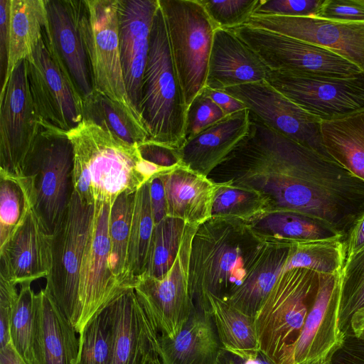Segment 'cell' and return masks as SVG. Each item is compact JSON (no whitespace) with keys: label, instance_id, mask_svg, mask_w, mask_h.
Instances as JSON below:
<instances>
[{"label":"cell","instance_id":"cell-1","mask_svg":"<svg viewBox=\"0 0 364 364\" xmlns=\"http://www.w3.org/2000/svg\"><path fill=\"white\" fill-rule=\"evenodd\" d=\"M219 182L256 191L267 213L320 218L347 237L364 213V181L340 164L253 120L221 164Z\"/></svg>","mask_w":364,"mask_h":364},{"label":"cell","instance_id":"cell-2","mask_svg":"<svg viewBox=\"0 0 364 364\" xmlns=\"http://www.w3.org/2000/svg\"><path fill=\"white\" fill-rule=\"evenodd\" d=\"M74 151L73 188L87 205L108 203L135 192L153 177L169 170L144 159L129 144L84 119L67 132Z\"/></svg>","mask_w":364,"mask_h":364},{"label":"cell","instance_id":"cell-3","mask_svg":"<svg viewBox=\"0 0 364 364\" xmlns=\"http://www.w3.org/2000/svg\"><path fill=\"white\" fill-rule=\"evenodd\" d=\"M267 243L247 223L234 218L210 217L193 237L189 289L195 306L206 295L227 301L242 284Z\"/></svg>","mask_w":364,"mask_h":364},{"label":"cell","instance_id":"cell-4","mask_svg":"<svg viewBox=\"0 0 364 364\" xmlns=\"http://www.w3.org/2000/svg\"><path fill=\"white\" fill-rule=\"evenodd\" d=\"M187 110L165 18L159 6L151 31L139 107L149 134L147 141L180 149L185 144Z\"/></svg>","mask_w":364,"mask_h":364},{"label":"cell","instance_id":"cell-5","mask_svg":"<svg viewBox=\"0 0 364 364\" xmlns=\"http://www.w3.org/2000/svg\"><path fill=\"white\" fill-rule=\"evenodd\" d=\"M39 133L16 178L30 205L52 234L71 198L74 151L68 132L42 119Z\"/></svg>","mask_w":364,"mask_h":364},{"label":"cell","instance_id":"cell-6","mask_svg":"<svg viewBox=\"0 0 364 364\" xmlns=\"http://www.w3.org/2000/svg\"><path fill=\"white\" fill-rule=\"evenodd\" d=\"M319 283L313 270H285L255 314L259 350L274 364H295L296 345Z\"/></svg>","mask_w":364,"mask_h":364},{"label":"cell","instance_id":"cell-7","mask_svg":"<svg viewBox=\"0 0 364 364\" xmlns=\"http://www.w3.org/2000/svg\"><path fill=\"white\" fill-rule=\"evenodd\" d=\"M76 9L93 90L118 104L144 125L124 82L119 51L118 0H76Z\"/></svg>","mask_w":364,"mask_h":364},{"label":"cell","instance_id":"cell-8","mask_svg":"<svg viewBox=\"0 0 364 364\" xmlns=\"http://www.w3.org/2000/svg\"><path fill=\"white\" fill-rule=\"evenodd\" d=\"M187 107L205 87L218 28L198 0H159Z\"/></svg>","mask_w":364,"mask_h":364},{"label":"cell","instance_id":"cell-9","mask_svg":"<svg viewBox=\"0 0 364 364\" xmlns=\"http://www.w3.org/2000/svg\"><path fill=\"white\" fill-rule=\"evenodd\" d=\"M93 205L84 203L73 190L62 218L51 234V263L45 289L75 329L77 322L79 275Z\"/></svg>","mask_w":364,"mask_h":364},{"label":"cell","instance_id":"cell-10","mask_svg":"<svg viewBox=\"0 0 364 364\" xmlns=\"http://www.w3.org/2000/svg\"><path fill=\"white\" fill-rule=\"evenodd\" d=\"M275 71H288L340 78L364 73L355 64L333 52L269 30L242 25L231 29Z\"/></svg>","mask_w":364,"mask_h":364},{"label":"cell","instance_id":"cell-11","mask_svg":"<svg viewBox=\"0 0 364 364\" xmlns=\"http://www.w3.org/2000/svg\"><path fill=\"white\" fill-rule=\"evenodd\" d=\"M198 227L187 225L176 259L161 278L141 274L134 290L160 336L173 338L183 329L195 306L189 289L191 242Z\"/></svg>","mask_w":364,"mask_h":364},{"label":"cell","instance_id":"cell-12","mask_svg":"<svg viewBox=\"0 0 364 364\" xmlns=\"http://www.w3.org/2000/svg\"><path fill=\"white\" fill-rule=\"evenodd\" d=\"M41 119L30 88L27 61L23 60L0 95V176L20 178Z\"/></svg>","mask_w":364,"mask_h":364},{"label":"cell","instance_id":"cell-13","mask_svg":"<svg viewBox=\"0 0 364 364\" xmlns=\"http://www.w3.org/2000/svg\"><path fill=\"white\" fill-rule=\"evenodd\" d=\"M112 204L95 203L82 260L78 285L80 334L100 310L127 290L116 279L110 265L109 222Z\"/></svg>","mask_w":364,"mask_h":364},{"label":"cell","instance_id":"cell-14","mask_svg":"<svg viewBox=\"0 0 364 364\" xmlns=\"http://www.w3.org/2000/svg\"><path fill=\"white\" fill-rule=\"evenodd\" d=\"M265 81L321 121L364 109V74L352 78L269 70Z\"/></svg>","mask_w":364,"mask_h":364},{"label":"cell","instance_id":"cell-15","mask_svg":"<svg viewBox=\"0 0 364 364\" xmlns=\"http://www.w3.org/2000/svg\"><path fill=\"white\" fill-rule=\"evenodd\" d=\"M26 60L31 91L41 118L66 132L76 127L84 119V100L50 50L45 31Z\"/></svg>","mask_w":364,"mask_h":364},{"label":"cell","instance_id":"cell-16","mask_svg":"<svg viewBox=\"0 0 364 364\" xmlns=\"http://www.w3.org/2000/svg\"><path fill=\"white\" fill-rule=\"evenodd\" d=\"M224 91L242 102L274 131L333 160L323 144L321 120L301 108L267 81L228 87Z\"/></svg>","mask_w":364,"mask_h":364},{"label":"cell","instance_id":"cell-17","mask_svg":"<svg viewBox=\"0 0 364 364\" xmlns=\"http://www.w3.org/2000/svg\"><path fill=\"white\" fill-rule=\"evenodd\" d=\"M312 43L341 56L364 73V23L331 21L315 16L252 15L246 22Z\"/></svg>","mask_w":364,"mask_h":364},{"label":"cell","instance_id":"cell-18","mask_svg":"<svg viewBox=\"0 0 364 364\" xmlns=\"http://www.w3.org/2000/svg\"><path fill=\"white\" fill-rule=\"evenodd\" d=\"M340 299L341 273L320 274L316 298L296 345L295 364L333 357L342 347L346 336L339 326Z\"/></svg>","mask_w":364,"mask_h":364},{"label":"cell","instance_id":"cell-19","mask_svg":"<svg viewBox=\"0 0 364 364\" xmlns=\"http://www.w3.org/2000/svg\"><path fill=\"white\" fill-rule=\"evenodd\" d=\"M51 235L45 229L28 200L26 212L5 245L0 248V277L15 285L31 283L49 274Z\"/></svg>","mask_w":364,"mask_h":364},{"label":"cell","instance_id":"cell-20","mask_svg":"<svg viewBox=\"0 0 364 364\" xmlns=\"http://www.w3.org/2000/svg\"><path fill=\"white\" fill-rule=\"evenodd\" d=\"M159 6V0H118L119 51L124 82L139 113L151 31Z\"/></svg>","mask_w":364,"mask_h":364},{"label":"cell","instance_id":"cell-21","mask_svg":"<svg viewBox=\"0 0 364 364\" xmlns=\"http://www.w3.org/2000/svg\"><path fill=\"white\" fill-rule=\"evenodd\" d=\"M48 46L83 100L94 91L85 46L79 31L76 0H46Z\"/></svg>","mask_w":364,"mask_h":364},{"label":"cell","instance_id":"cell-22","mask_svg":"<svg viewBox=\"0 0 364 364\" xmlns=\"http://www.w3.org/2000/svg\"><path fill=\"white\" fill-rule=\"evenodd\" d=\"M114 314L111 364H144L158 351L159 333L134 289L112 301Z\"/></svg>","mask_w":364,"mask_h":364},{"label":"cell","instance_id":"cell-23","mask_svg":"<svg viewBox=\"0 0 364 364\" xmlns=\"http://www.w3.org/2000/svg\"><path fill=\"white\" fill-rule=\"evenodd\" d=\"M269 69L231 29L214 33L205 87L212 90L264 81Z\"/></svg>","mask_w":364,"mask_h":364},{"label":"cell","instance_id":"cell-24","mask_svg":"<svg viewBox=\"0 0 364 364\" xmlns=\"http://www.w3.org/2000/svg\"><path fill=\"white\" fill-rule=\"evenodd\" d=\"M250 112L247 108L228 115L186 142L179 149L181 166L208 176L247 135Z\"/></svg>","mask_w":364,"mask_h":364},{"label":"cell","instance_id":"cell-25","mask_svg":"<svg viewBox=\"0 0 364 364\" xmlns=\"http://www.w3.org/2000/svg\"><path fill=\"white\" fill-rule=\"evenodd\" d=\"M168 217L198 227L211 217L216 184L208 176L178 166L159 174Z\"/></svg>","mask_w":364,"mask_h":364},{"label":"cell","instance_id":"cell-26","mask_svg":"<svg viewBox=\"0 0 364 364\" xmlns=\"http://www.w3.org/2000/svg\"><path fill=\"white\" fill-rule=\"evenodd\" d=\"M222 348L210 312L197 306L176 337L159 336L162 364H216Z\"/></svg>","mask_w":364,"mask_h":364},{"label":"cell","instance_id":"cell-27","mask_svg":"<svg viewBox=\"0 0 364 364\" xmlns=\"http://www.w3.org/2000/svg\"><path fill=\"white\" fill-rule=\"evenodd\" d=\"M247 223L267 244L294 245L317 240L347 239L327 222L295 212L269 213Z\"/></svg>","mask_w":364,"mask_h":364},{"label":"cell","instance_id":"cell-28","mask_svg":"<svg viewBox=\"0 0 364 364\" xmlns=\"http://www.w3.org/2000/svg\"><path fill=\"white\" fill-rule=\"evenodd\" d=\"M291 246L267 243L252 269L226 301L254 318L284 272Z\"/></svg>","mask_w":364,"mask_h":364},{"label":"cell","instance_id":"cell-29","mask_svg":"<svg viewBox=\"0 0 364 364\" xmlns=\"http://www.w3.org/2000/svg\"><path fill=\"white\" fill-rule=\"evenodd\" d=\"M47 23L46 0H10L8 67L0 95L14 68L32 53L42 38Z\"/></svg>","mask_w":364,"mask_h":364},{"label":"cell","instance_id":"cell-30","mask_svg":"<svg viewBox=\"0 0 364 364\" xmlns=\"http://www.w3.org/2000/svg\"><path fill=\"white\" fill-rule=\"evenodd\" d=\"M323 146L331 158L364 181V109L321 121Z\"/></svg>","mask_w":364,"mask_h":364},{"label":"cell","instance_id":"cell-31","mask_svg":"<svg viewBox=\"0 0 364 364\" xmlns=\"http://www.w3.org/2000/svg\"><path fill=\"white\" fill-rule=\"evenodd\" d=\"M199 308L210 312L224 350L243 358L257 355L259 350L253 317L212 294L206 295Z\"/></svg>","mask_w":364,"mask_h":364},{"label":"cell","instance_id":"cell-32","mask_svg":"<svg viewBox=\"0 0 364 364\" xmlns=\"http://www.w3.org/2000/svg\"><path fill=\"white\" fill-rule=\"evenodd\" d=\"M37 294L45 364H76L79 352L76 330L45 288Z\"/></svg>","mask_w":364,"mask_h":364},{"label":"cell","instance_id":"cell-33","mask_svg":"<svg viewBox=\"0 0 364 364\" xmlns=\"http://www.w3.org/2000/svg\"><path fill=\"white\" fill-rule=\"evenodd\" d=\"M11 343L26 364H45L41 343V316L38 294L31 283L20 284L10 321Z\"/></svg>","mask_w":364,"mask_h":364},{"label":"cell","instance_id":"cell-34","mask_svg":"<svg viewBox=\"0 0 364 364\" xmlns=\"http://www.w3.org/2000/svg\"><path fill=\"white\" fill-rule=\"evenodd\" d=\"M84 119L132 145L139 146L149 139V134L142 124L118 104L95 90L84 99Z\"/></svg>","mask_w":364,"mask_h":364},{"label":"cell","instance_id":"cell-35","mask_svg":"<svg viewBox=\"0 0 364 364\" xmlns=\"http://www.w3.org/2000/svg\"><path fill=\"white\" fill-rule=\"evenodd\" d=\"M135 192H125L116 198L111 208L109 222L111 269L116 279L127 290L134 289L135 285L128 269L129 233Z\"/></svg>","mask_w":364,"mask_h":364},{"label":"cell","instance_id":"cell-36","mask_svg":"<svg viewBox=\"0 0 364 364\" xmlns=\"http://www.w3.org/2000/svg\"><path fill=\"white\" fill-rule=\"evenodd\" d=\"M154 227L148 181L136 191L134 197L128 250V269L129 276L134 283L136 278L146 270Z\"/></svg>","mask_w":364,"mask_h":364},{"label":"cell","instance_id":"cell-37","mask_svg":"<svg viewBox=\"0 0 364 364\" xmlns=\"http://www.w3.org/2000/svg\"><path fill=\"white\" fill-rule=\"evenodd\" d=\"M346 240H317L294 245L284 271L305 268L321 274L341 273L347 257Z\"/></svg>","mask_w":364,"mask_h":364},{"label":"cell","instance_id":"cell-38","mask_svg":"<svg viewBox=\"0 0 364 364\" xmlns=\"http://www.w3.org/2000/svg\"><path fill=\"white\" fill-rule=\"evenodd\" d=\"M114 314L112 302L98 311L79 334L76 364H111Z\"/></svg>","mask_w":364,"mask_h":364},{"label":"cell","instance_id":"cell-39","mask_svg":"<svg viewBox=\"0 0 364 364\" xmlns=\"http://www.w3.org/2000/svg\"><path fill=\"white\" fill-rule=\"evenodd\" d=\"M187 225L182 220L168 216L155 225L143 274L161 278L168 272L176 259Z\"/></svg>","mask_w":364,"mask_h":364},{"label":"cell","instance_id":"cell-40","mask_svg":"<svg viewBox=\"0 0 364 364\" xmlns=\"http://www.w3.org/2000/svg\"><path fill=\"white\" fill-rule=\"evenodd\" d=\"M267 213V202L256 191L216 184L211 217L234 218L250 223Z\"/></svg>","mask_w":364,"mask_h":364},{"label":"cell","instance_id":"cell-41","mask_svg":"<svg viewBox=\"0 0 364 364\" xmlns=\"http://www.w3.org/2000/svg\"><path fill=\"white\" fill-rule=\"evenodd\" d=\"M364 308V246L348 255L341 272L339 326L346 334L353 315Z\"/></svg>","mask_w":364,"mask_h":364},{"label":"cell","instance_id":"cell-42","mask_svg":"<svg viewBox=\"0 0 364 364\" xmlns=\"http://www.w3.org/2000/svg\"><path fill=\"white\" fill-rule=\"evenodd\" d=\"M27 205L28 198L19 181L0 176V248L21 222Z\"/></svg>","mask_w":364,"mask_h":364},{"label":"cell","instance_id":"cell-43","mask_svg":"<svg viewBox=\"0 0 364 364\" xmlns=\"http://www.w3.org/2000/svg\"><path fill=\"white\" fill-rule=\"evenodd\" d=\"M259 0H198L218 28L232 29L246 23Z\"/></svg>","mask_w":364,"mask_h":364},{"label":"cell","instance_id":"cell-44","mask_svg":"<svg viewBox=\"0 0 364 364\" xmlns=\"http://www.w3.org/2000/svg\"><path fill=\"white\" fill-rule=\"evenodd\" d=\"M225 117L223 110L208 96L205 87L188 107L185 143Z\"/></svg>","mask_w":364,"mask_h":364},{"label":"cell","instance_id":"cell-45","mask_svg":"<svg viewBox=\"0 0 364 364\" xmlns=\"http://www.w3.org/2000/svg\"><path fill=\"white\" fill-rule=\"evenodd\" d=\"M324 0H259L253 14L286 17L314 16Z\"/></svg>","mask_w":364,"mask_h":364},{"label":"cell","instance_id":"cell-46","mask_svg":"<svg viewBox=\"0 0 364 364\" xmlns=\"http://www.w3.org/2000/svg\"><path fill=\"white\" fill-rule=\"evenodd\" d=\"M350 23H364V0H324L314 16Z\"/></svg>","mask_w":364,"mask_h":364},{"label":"cell","instance_id":"cell-47","mask_svg":"<svg viewBox=\"0 0 364 364\" xmlns=\"http://www.w3.org/2000/svg\"><path fill=\"white\" fill-rule=\"evenodd\" d=\"M16 286L0 277V349L11 343V316L18 296Z\"/></svg>","mask_w":364,"mask_h":364},{"label":"cell","instance_id":"cell-48","mask_svg":"<svg viewBox=\"0 0 364 364\" xmlns=\"http://www.w3.org/2000/svg\"><path fill=\"white\" fill-rule=\"evenodd\" d=\"M142 157L160 167L171 170L181 164L179 149L146 141L139 146Z\"/></svg>","mask_w":364,"mask_h":364},{"label":"cell","instance_id":"cell-49","mask_svg":"<svg viewBox=\"0 0 364 364\" xmlns=\"http://www.w3.org/2000/svg\"><path fill=\"white\" fill-rule=\"evenodd\" d=\"M9 14L10 0H0V80L1 87L5 82L8 67Z\"/></svg>","mask_w":364,"mask_h":364},{"label":"cell","instance_id":"cell-50","mask_svg":"<svg viewBox=\"0 0 364 364\" xmlns=\"http://www.w3.org/2000/svg\"><path fill=\"white\" fill-rule=\"evenodd\" d=\"M333 360L334 364H364V341L346 336Z\"/></svg>","mask_w":364,"mask_h":364},{"label":"cell","instance_id":"cell-51","mask_svg":"<svg viewBox=\"0 0 364 364\" xmlns=\"http://www.w3.org/2000/svg\"><path fill=\"white\" fill-rule=\"evenodd\" d=\"M150 200L155 225L167 216L163 182L159 175L149 181Z\"/></svg>","mask_w":364,"mask_h":364},{"label":"cell","instance_id":"cell-52","mask_svg":"<svg viewBox=\"0 0 364 364\" xmlns=\"http://www.w3.org/2000/svg\"><path fill=\"white\" fill-rule=\"evenodd\" d=\"M208 96L228 116L245 109L247 106L240 100L235 98L224 90H216L205 87Z\"/></svg>","mask_w":364,"mask_h":364},{"label":"cell","instance_id":"cell-53","mask_svg":"<svg viewBox=\"0 0 364 364\" xmlns=\"http://www.w3.org/2000/svg\"><path fill=\"white\" fill-rule=\"evenodd\" d=\"M216 364H274L260 350L255 358H243L222 348Z\"/></svg>","mask_w":364,"mask_h":364},{"label":"cell","instance_id":"cell-54","mask_svg":"<svg viewBox=\"0 0 364 364\" xmlns=\"http://www.w3.org/2000/svg\"><path fill=\"white\" fill-rule=\"evenodd\" d=\"M347 256L364 246V213L356 222L347 237Z\"/></svg>","mask_w":364,"mask_h":364},{"label":"cell","instance_id":"cell-55","mask_svg":"<svg viewBox=\"0 0 364 364\" xmlns=\"http://www.w3.org/2000/svg\"><path fill=\"white\" fill-rule=\"evenodd\" d=\"M346 336L364 341V308L356 311L350 318Z\"/></svg>","mask_w":364,"mask_h":364},{"label":"cell","instance_id":"cell-56","mask_svg":"<svg viewBox=\"0 0 364 364\" xmlns=\"http://www.w3.org/2000/svg\"><path fill=\"white\" fill-rule=\"evenodd\" d=\"M0 364H26L14 348L11 343L0 349Z\"/></svg>","mask_w":364,"mask_h":364},{"label":"cell","instance_id":"cell-57","mask_svg":"<svg viewBox=\"0 0 364 364\" xmlns=\"http://www.w3.org/2000/svg\"><path fill=\"white\" fill-rule=\"evenodd\" d=\"M144 364H162L158 351L154 352L148 358Z\"/></svg>","mask_w":364,"mask_h":364},{"label":"cell","instance_id":"cell-58","mask_svg":"<svg viewBox=\"0 0 364 364\" xmlns=\"http://www.w3.org/2000/svg\"><path fill=\"white\" fill-rule=\"evenodd\" d=\"M333 358V357H329L325 359H321L319 360L306 363L304 364H334Z\"/></svg>","mask_w":364,"mask_h":364}]
</instances>
